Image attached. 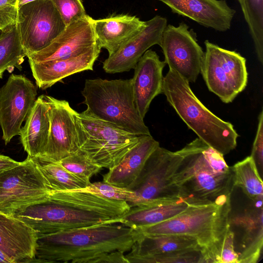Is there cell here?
Here are the masks:
<instances>
[{"instance_id": "22", "label": "cell", "mask_w": 263, "mask_h": 263, "mask_svg": "<svg viewBox=\"0 0 263 263\" xmlns=\"http://www.w3.org/2000/svg\"><path fill=\"white\" fill-rule=\"evenodd\" d=\"M159 143L151 135L139 136L138 143L117 165L103 175V181L116 186L127 188L139 175L152 153Z\"/></svg>"}, {"instance_id": "23", "label": "cell", "mask_w": 263, "mask_h": 263, "mask_svg": "<svg viewBox=\"0 0 263 263\" xmlns=\"http://www.w3.org/2000/svg\"><path fill=\"white\" fill-rule=\"evenodd\" d=\"M50 126V106L46 95L36 100L20 133L21 142L28 156L40 157L47 145Z\"/></svg>"}, {"instance_id": "34", "label": "cell", "mask_w": 263, "mask_h": 263, "mask_svg": "<svg viewBox=\"0 0 263 263\" xmlns=\"http://www.w3.org/2000/svg\"><path fill=\"white\" fill-rule=\"evenodd\" d=\"M66 26L87 14L81 0H51Z\"/></svg>"}, {"instance_id": "27", "label": "cell", "mask_w": 263, "mask_h": 263, "mask_svg": "<svg viewBox=\"0 0 263 263\" xmlns=\"http://www.w3.org/2000/svg\"><path fill=\"white\" fill-rule=\"evenodd\" d=\"M25 57L16 24L3 31L0 36V79L6 70L15 67L21 70Z\"/></svg>"}, {"instance_id": "1", "label": "cell", "mask_w": 263, "mask_h": 263, "mask_svg": "<svg viewBox=\"0 0 263 263\" xmlns=\"http://www.w3.org/2000/svg\"><path fill=\"white\" fill-rule=\"evenodd\" d=\"M122 201L89 192L52 191L13 217L30 226L37 236L104 223H120Z\"/></svg>"}, {"instance_id": "17", "label": "cell", "mask_w": 263, "mask_h": 263, "mask_svg": "<svg viewBox=\"0 0 263 263\" xmlns=\"http://www.w3.org/2000/svg\"><path fill=\"white\" fill-rule=\"evenodd\" d=\"M145 22V26L140 31L104 61L103 68L106 73L129 71L135 68L149 48L155 45L160 46L162 34L167 25L166 18L156 15Z\"/></svg>"}, {"instance_id": "26", "label": "cell", "mask_w": 263, "mask_h": 263, "mask_svg": "<svg viewBox=\"0 0 263 263\" xmlns=\"http://www.w3.org/2000/svg\"><path fill=\"white\" fill-rule=\"evenodd\" d=\"M198 246L196 240L188 236L147 235L139 232L138 237L125 256L129 263H140L142 259L148 257Z\"/></svg>"}, {"instance_id": "4", "label": "cell", "mask_w": 263, "mask_h": 263, "mask_svg": "<svg viewBox=\"0 0 263 263\" xmlns=\"http://www.w3.org/2000/svg\"><path fill=\"white\" fill-rule=\"evenodd\" d=\"M162 93L187 127L208 146L223 156L236 148L239 135L233 124L209 110L189 83L172 70L164 77Z\"/></svg>"}, {"instance_id": "10", "label": "cell", "mask_w": 263, "mask_h": 263, "mask_svg": "<svg viewBox=\"0 0 263 263\" xmlns=\"http://www.w3.org/2000/svg\"><path fill=\"white\" fill-rule=\"evenodd\" d=\"M183 154V148L172 152L158 146L147 159L138 177L127 189L146 203L181 198L174 179Z\"/></svg>"}, {"instance_id": "37", "label": "cell", "mask_w": 263, "mask_h": 263, "mask_svg": "<svg viewBox=\"0 0 263 263\" xmlns=\"http://www.w3.org/2000/svg\"><path fill=\"white\" fill-rule=\"evenodd\" d=\"M216 263H238L233 246V235L229 228L222 242Z\"/></svg>"}, {"instance_id": "16", "label": "cell", "mask_w": 263, "mask_h": 263, "mask_svg": "<svg viewBox=\"0 0 263 263\" xmlns=\"http://www.w3.org/2000/svg\"><path fill=\"white\" fill-rule=\"evenodd\" d=\"M92 19L86 14L69 24L47 47L27 55L28 62L39 63L64 60L89 50L98 44Z\"/></svg>"}, {"instance_id": "24", "label": "cell", "mask_w": 263, "mask_h": 263, "mask_svg": "<svg viewBox=\"0 0 263 263\" xmlns=\"http://www.w3.org/2000/svg\"><path fill=\"white\" fill-rule=\"evenodd\" d=\"M92 22L99 45L107 50L109 55L115 53L145 24V21L136 16L127 14L92 19Z\"/></svg>"}, {"instance_id": "6", "label": "cell", "mask_w": 263, "mask_h": 263, "mask_svg": "<svg viewBox=\"0 0 263 263\" xmlns=\"http://www.w3.org/2000/svg\"><path fill=\"white\" fill-rule=\"evenodd\" d=\"M81 92L86 114L133 134L151 135L136 108L132 78L87 79Z\"/></svg>"}, {"instance_id": "14", "label": "cell", "mask_w": 263, "mask_h": 263, "mask_svg": "<svg viewBox=\"0 0 263 263\" xmlns=\"http://www.w3.org/2000/svg\"><path fill=\"white\" fill-rule=\"evenodd\" d=\"M37 93L36 86L22 74H11L0 88V126L5 144L20 135Z\"/></svg>"}, {"instance_id": "28", "label": "cell", "mask_w": 263, "mask_h": 263, "mask_svg": "<svg viewBox=\"0 0 263 263\" xmlns=\"http://www.w3.org/2000/svg\"><path fill=\"white\" fill-rule=\"evenodd\" d=\"M32 158L36 162L52 191L80 189L90 184L74 176L57 162L40 158Z\"/></svg>"}, {"instance_id": "31", "label": "cell", "mask_w": 263, "mask_h": 263, "mask_svg": "<svg viewBox=\"0 0 263 263\" xmlns=\"http://www.w3.org/2000/svg\"><path fill=\"white\" fill-rule=\"evenodd\" d=\"M71 191L89 192L105 198L124 201L130 206L146 203L134 192L126 188L111 185L104 181L90 183L84 188Z\"/></svg>"}, {"instance_id": "41", "label": "cell", "mask_w": 263, "mask_h": 263, "mask_svg": "<svg viewBox=\"0 0 263 263\" xmlns=\"http://www.w3.org/2000/svg\"><path fill=\"white\" fill-rule=\"evenodd\" d=\"M36 0H18V8L21 6L25 5L27 3L34 1Z\"/></svg>"}, {"instance_id": "3", "label": "cell", "mask_w": 263, "mask_h": 263, "mask_svg": "<svg viewBox=\"0 0 263 263\" xmlns=\"http://www.w3.org/2000/svg\"><path fill=\"white\" fill-rule=\"evenodd\" d=\"M208 146L197 138L183 147V157L174 176L179 197L191 205L228 200L234 187L232 168L228 172Z\"/></svg>"}, {"instance_id": "5", "label": "cell", "mask_w": 263, "mask_h": 263, "mask_svg": "<svg viewBox=\"0 0 263 263\" xmlns=\"http://www.w3.org/2000/svg\"><path fill=\"white\" fill-rule=\"evenodd\" d=\"M230 198L221 202L190 205L173 218L138 230L143 234L190 236L203 249L204 263H216L228 229Z\"/></svg>"}, {"instance_id": "21", "label": "cell", "mask_w": 263, "mask_h": 263, "mask_svg": "<svg viewBox=\"0 0 263 263\" xmlns=\"http://www.w3.org/2000/svg\"><path fill=\"white\" fill-rule=\"evenodd\" d=\"M101 49L98 43L89 50L77 57L39 63L29 62L36 86L46 89L73 74L92 70Z\"/></svg>"}, {"instance_id": "38", "label": "cell", "mask_w": 263, "mask_h": 263, "mask_svg": "<svg viewBox=\"0 0 263 263\" xmlns=\"http://www.w3.org/2000/svg\"><path fill=\"white\" fill-rule=\"evenodd\" d=\"M124 252L114 251L97 258L93 263H129Z\"/></svg>"}, {"instance_id": "36", "label": "cell", "mask_w": 263, "mask_h": 263, "mask_svg": "<svg viewBox=\"0 0 263 263\" xmlns=\"http://www.w3.org/2000/svg\"><path fill=\"white\" fill-rule=\"evenodd\" d=\"M252 158L258 171L262 178L263 173V110L258 116V126L255 138L253 144L251 154Z\"/></svg>"}, {"instance_id": "29", "label": "cell", "mask_w": 263, "mask_h": 263, "mask_svg": "<svg viewBox=\"0 0 263 263\" xmlns=\"http://www.w3.org/2000/svg\"><path fill=\"white\" fill-rule=\"evenodd\" d=\"M231 167L234 186L239 187L249 198L263 197L262 180L250 156Z\"/></svg>"}, {"instance_id": "12", "label": "cell", "mask_w": 263, "mask_h": 263, "mask_svg": "<svg viewBox=\"0 0 263 263\" xmlns=\"http://www.w3.org/2000/svg\"><path fill=\"white\" fill-rule=\"evenodd\" d=\"M16 24L26 56L47 47L66 27L51 0L20 7Z\"/></svg>"}, {"instance_id": "7", "label": "cell", "mask_w": 263, "mask_h": 263, "mask_svg": "<svg viewBox=\"0 0 263 263\" xmlns=\"http://www.w3.org/2000/svg\"><path fill=\"white\" fill-rule=\"evenodd\" d=\"M79 150L93 163L110 169L139 141L133 134L86 114L76 112Z\"/></svg>"}, {"instance_id": "42", "label": "cell", "mask_w": 263, "mask_h": 263, "mask_svg": "<svg viewBox=\"0 0 263 263\" xmlns=\"http://www.w3.org/2000/svg\"><path fill=\"white\" fill-rule=\"evenodd\" d=\"M2 32H3V31H2V30H0V36H1V35L2 34Z\"/></svg>"}, {"instance_id": "20", "label": "cell", "mask_w": 263, "mask_h": 263, "mask_svg": "<svg viewBox=\"0 0 263 263\" xmlns=\"http://www.w3.org/2000/svg\"><path fill=\"white\" fill-rule=\"evenodd\" d=\"M37 238L30 226L0 212V250L12 263L34 262Z\"/></svg>"}, {"instance_id": "19", "label": "cell", "mask_w": 263, "mask_h": 263, "mask_svg": "<svg viewBox=\"0 0 263 263\" xmlns=\"http://www.w3.org/2000/svg\"><path fill=\"white\" fill-rule=\"evenodd\" d=\"M173 13L204 27L224 32L229 30L235 14L225 0H159Z\"/></svg>"}, {"instance_id": "8", "label": "cell", "mask_w": 263, "mask_h": 263, "mask_svg": "<svg viewBox=\"0 0 263 263\" xmlns=\"http://www.w3.org/2000/svg\"><path fill=\"white\" fill-rule=\"evenodd\" d=\"M52 191L35 161L28 156L16 166L0 173V212L13 217L28 206L47 199Z\"/></svg>"}, {"instance_id": "40", "label": "cell", "mask_w": 263, "mask_h": 263, "mask_svg": "<svg viewBox=\"0 0 263 263\" xmlns=\"http://www.w3.org/2000/svg\"><path fill=\"white\" fill-rule=\"evenodd\" d=\"M0 263H12L10 259L0 250Z\"/></svg>"}, {"instance_id": "25", "label": "cell", "mask_w": 263, "mask_h": 263, "mask_svg": "<svg viewBox=\"0 0 263 263\" xmlns=\"http://www.w3.org/2000/svg\"><path fill=\"white\" fill-rule=\"evenodd\" d=\"M190 205L183 198L172 201H156L130 206L120 223L135 230L148 227L173 218Z\"/></svg>"}, {"instance_id": "35", "label": "cell", "mask_w": 263, "mask_h": 263, "mask_svg": "<svg viewBox=\"0 0 263 263\" xmlns=\"http://www.w3.org/2000/svg\"><path fill=\"white\" fill-rule=\"evenodd\" d=\"M18 0H0V30L5 31L16 25Z\"/></svg>"}, {"instance_id": "33", "label": "cell", "mask_w": 263, "mask_h": 263, "mask_svg": "<svg viewBox=\"0 0 263 263\" xmlns=\"http://www.w3.org/2000/svg\"><path fill=\"white\" fill-rule=\"evenodd\" d=\"M140 263H204L203 249L199 246L148 257Z\"/></svg>"}, {"instance_id": "39", "label": "cell", "mask_w": 263, "mask_h": 263, "mask_svg": "<svg viewBox=\"0 0 263 263\" xmlns=\"http://www.w3.org/2000/svg\"><path fill=\"white\" fill-rule=\"evenodd\" d=\"M20 163L8 156L0 155V173L2 172L15 166Z\"/></svg>"}, {"instance_id": "32", "label": "cell", "mask_w": 263, "mask_h": 263, "mask_svg": "<svg viewBox=\"0 0 263 263\" xmlns=\"http://www.w3.org/2000/svg\"><path fill=\"white\" fill-rule=\"evenodd\" d=\"M57 162L72 175L89 184L90 178L102 168L92 162L79 149Z\"/></svg>"}, {"instance_id": "18", "label": "cell", "mask_w": 263, "mask_h": 263, "mask_svg": "<svg viewBox=\"0 0 263 263\" xmlns=\"http://www.w3.org/2000/svg\"><path fill=\"white\" fill-rule=\"evenodd\" d=\"M166 64L157 53L147 50L139 59L132 78L135 104L140 116L144 119L153 100L162 93L163 69Z\"/></svg>"}, {"instance_id": "30", "label": "cell", "mask_w": 263, "mask_h": 263, "mask_svg": "<svg viewBox=\"0 0 263 263\" xmlns=\"http://www.w3.org/2000/svg\"><path fill=\"white\" fill-rule=\"evenodd\" d=\"M253 40L258 61L263 63V0H238Z\"/></svg>"}, {"instance_id": "2", "label": "cell", "mask_w": 263, "mask_h": 263, "mask_svg": "<svg viewBox=\"0 0 263 263\" xmlns=\"http://www.w3.org/2000/svg\"><path fill=\"white\" fill-rule=\"evenodd\" d=\"M139 234L120 223H104L37 235L34 262L93 263L112 251H129Z\"/></svg>"}, {"instance_id": "13", "label": "cell", "mask_w": 263, "mask_h": 263, "mask_svg": "<svg viewBox=\"0 0 263 263\" xmlns=\"http://www.w3.org/2000/svg\"><path fill=\"white\" fill-rule=\"evenodd\" d=\"M160 46L169 69L189 83L196 81L204 52L197 43L195 33L186 24L181 23L178 26L166 25Z\"/></svg>"}, {"instance_id": "11", "label": "cell", "mask_w": 263, "mask_h": 263, "mask_svg": "<svg viewBox=\"0 0 263 263\" xmlns=\"http://www.w3.org/2000/svg\"><path fill=\"white\" fill-rule=\"evenodd\" d=\"M246 200L238 205L230 199L228 228L238 263H256L263 247V197Z\"/></svg>"}, {"instance_id": "9", "label": "cell", "mask_w": 263, "mask_h": 263, "mask_svg": "<svg viewBox=\"0 0 263 263\" xmlns=\"http://www.w3.org/2000/svg\"><path fill=\"white\" fill-rule=\"evenodd\" d=\"M200 73L209 90L225 103L233 101L247 85L246 60L240 53L204 42Z\"/></svg>"}, {"instance_id": "15", "label": "cell", "mask_w": 263, "mask_h": 263, "mask_svg": "<svg viewBox=\"0 0 263 263\" xmlns=\"http://www.w3.org/2000/svg\"><path fill=\"white\" fill-rule=\"evenodd\" d=\"M50 106V126L47 145L40 158L58 162L79 149L76 112L66 100L46 95Z\"/></svg>"}]
</instances>
